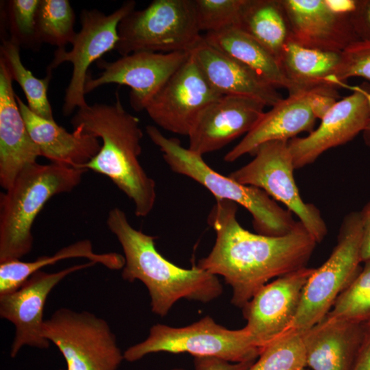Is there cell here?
<instances>
[{"label": "cell", "mask_w": 370, "mask_h": 370, "mask_svg": "<svg viewBox=\"0 0 370 370\" xmlns=\"http://www.w3.org/2000/svg\"><path fill=\"white\" fill-rule=\"evenodd\" d=\"M237 210L234 201L216 199L208 217L215 243L197 267L223 277L231 302L243 308L271 279L306 267L317 242L300 221L284 236L251 233L237 221Z\"/></svg>", "instance_id": "6da1fadb"}, {"label": "cell", "mask_w": 370, "mask_h": 370, "mask_svg": "<svg viewBox=\"0 0 370 370\" xmlns=\"http://www.w3.org/2000/svg\"><path fill=\"white\" fill-rule=\"evenodd\" d=\"M71 123L73 130L102 141L99 153L81 168L108 177L132 201L137 217L147 216L156 202V182L139 160L143 133L138 117L125 110L116 95L113 104L79 108Z\"/></svg>", "instance_id": "7a4b0ae2"}, {"label": "cell", "mask_w": 370, "mask_h": 370, "mask_svg": "<svg viewBox=\"0 0 370 370\" xmlns=\"http://www.w3.org/2000/svg\"><path fill=\"white\" fill-rule=\"evenodd\" d=\"M106 224L124 253L122 278L145 284L154 314L164 317L181 299L208 303L221 295L223 287L217 275L197 267L184 269L165 259L156 248V237L132 227L121 208L109 211Z\"/></svg>", "instance_id": "3957f363"}, {"label": "cell", "mask_w": 370, "mask_h": 370, "mask_svg": "<svg viewBox=\"0 0 370 370\" xmlns=\"http://www.w3.org/2000/svg\"><path fill=\"white\" fill-rule=\"evenodd\" d=\"M88 170L37 162L23 169L0 195V262L21 260L33 247V223L53 196L69 193Z\"/></svg>", "instance_id": "277c9868"}, {"label": "cell", "mask_w": 370, "mask_h": 370, "mask_svg": "<svg viewBox=\"0 0 370 370\" xmlns=\"http://www.w3.org/2000/svg\"><path fill=\"white\" fill-rule=\"evenodd\" d=\"M146 132L173 172L199 183L216 199L232 201L245 208L252 216V224L258 234L280 236L290 233L296 226L297 221L292 212L280 207L263 190L221 175L208 165L202 156L182 147L177 138L166 137L153 125H147Z\"/></svg>", "instance_id": "5b68a950"}, {"label": "cell", "mask_w": 370, "mask_h": 370, "mask_svg": "<svg viewBox=\"0 0 370 370\" xmlns=\"http://www.w3.org/2000/svg\"><path fill=\"white\" fill-rule=\"evenodd\" d=\"M157 352L189 353L195 356L217 357L232 362L256 360L261 350L244 328L230 330L210 316L182 328L153 325L148 337L128 347L124 360L137 361Z\"/></svg>", "instance_id": "8992f818"}, {"label": "cell", "mask_w": 370, "mask_h": 370, "mask_svg": "<svg viewBox=\"0 0 370 370\" xmlns=\"http://www.w3.org/2000/svg\"><path fill=\"white\" fill-rule=\"evenodd\" d=\"M194 0H154L134 10L118 26L115 50L122 56L137 51H188L201 36Z\"/></svg>", "instance_id": "52a82bcc"}, {"label": "cell", "mask_w": 370, "mask_h": 370, "mask_svg": "<svg viewBox=\"0 0 370 370\" xmlns=\"http://www.w3.org/2000/svg\"><path fill=\"white\" fill-rule=\"evenodd\" d=\"M362 227L359 212L343 219L337 244L328 259L308 279L288 332H303L321 321L338 295L360 272Z\"/></svg>", "instance_id": "ba28073f"}, {"label": "cell", "mask_w": 370, "mask_h": 370, "mask_svg": "<svg viewBox=\"0 0 370 370\" xmlns=\"http://www.w3.org/2000/svg\"><path fill=\"white\" fill-rule=\"evenodd\" d=\"M42 334L61 352L67 370H117L124 360L107 321L88 311L59 308L44 321Z\"/></svg>", "instance_id": "9c48e42d"}, {"label": "cell", "mask_w": 370, "mask_h": 370, "mask_svg": "<svg viewBox=\"0 0 370 370\" xmlns=\"http://www.w3.org/2000/svg\"><path fill=\"white\" fill-rule=\"evenodd\" d=\"M252 156V160L229 177L241 184L259 188L284 204L297 215L316 242H321L328 234V227L319 210L301 197L293 176L295 166L288 141L265 143Z\"/></svg>", "instance_id": "30bf717a"}, {"label": "cell", "mask_w": 370, "mask_h": 370, "mask_svg": "<svg viewBox=\"0 0 370 370\" xmlns=\"http://www.w3.org/2000/svg\"><path fill=\"white\" fill-rule=\"evenodd\" d=\"M135 6L134 1H127L108 15L96 9H84L80 16L82 28L71 44V49L67 51L65 48H58L56 50L47 71L52 72L65 62L73 65L62 106L64 116L70 115L76 108L79 109L88 105L84 92V86L89 76L88 69L104 53L115 49L119 41V24L135 10Z\"/></svg>", "instance_id": "8fae6325"}, {"label": "cell", "mask_w": 370, "mask_h": 370, "mask_svg": "<svg viewBox=\"0 0 370 370\" xmlns=\"http://www.w3.org/2000/svg\"><path fill=\"white\" fill-rule=\"evenodd\" d=\"M222 96L211 86L190 53L145 110L163 130L188 136L201 112Z\"/></svg>", "instance_id": "7c38bea8"}, {"label": "cell", "mask_w": 370, "mask_h": 370, "mask_svg": "<svg viewBox=\"0 0 370 370\" xmlns=\"http://www.w3.org/2000/svg\"><path fill=\"white\" fill-rule=\"evenodd\" d=\"M189 55L188 51H137L113 62L99 60L97 66L102 71L97 78L88 76L84 92L87 94L108 84L127 86L131 89L130 102L132 108L136 111L145 110Z\"/></svg>", "instance_id": "4fadbf2b"}, {"label": "cell", "mask_w": 370, "mask_h": 370, "mask_svg": "<svg viewBox=\"0 0 370 370\" xmlns=\"http://www.w3.org/2000/svg\"><path fill=\"white\" fill-rule=\"evenodd\" d=\"M315 269L304 267L262 286L243 308L245 328L262 351L288 332L302 293Z\"/></svg>", "instance_id": "5bb4252c"}, {"label": "cell", "mask_w": 370, "mask_h": 370, "mask_svg": "<svg viewBox=\"0 0 370 370\" xmlns=\"http://www.w3.org/2000/svg\"><path fill=\"white\" fill-rule=\"evenodd\" d=\"M291 38L310 48L343 51L360 40L349 14L356 0H281Z\"/></svg>", "instance_id": "9a60e30c"}, {"label": "cell", "mask_w": 370, "mask_h": 370, "mask_svg": "<svg viewBox=\"0 0 370 370\" xmlns=\"http://www.w3.org/2000/svg\"><path fill=\"white\" fill-rule=\"evenodd\" d=\"M95 264L88 261L55 273L40 270L16 290L0 295V317L11 322L15 328L10 349L12 358H15L24 346L39 349L49 347L50 341L42 334L45 321L43 310L49 294L67 275Z\"/></svg>", "instance_id": "2e32d148"}, {"label": "cell", "mask_w": 370, "mask_h": 370, "mask_svg": "<svg viewBox=\"0 0 370 370\" xmlns=\"http://www.w3.org/2000/svg\"><path fill=\"white\" fill-rule=\"evenodd\" d=\"M342 87L353 92L336 101L316 130L288 141L295 169L313 163L325 151L351 141L365 130L370 116L366 97L369 88L345 84Z\"/></svg>", "instance_id": "e0dca14e"}, {"label": "cell", "mask_w": 370, "mask_h": 370, "mask_svg": "<svg viewBox=\"0 0 370 370\" xmlns=\"http://www.w3.org/2000/svg\"><path fill=\"white\" fill-rule=\"evenodd\" d=\"M266 106L246 97L223 95L200 114L188 136V149L202 156L221 149L251 131Z\"/></svg>", "instance_id": "ac0fdd59"}, {"label": "cell", "mask_w": 370, "mask_h": 370, "mask_svg": "<svg viewBox=\"0 0 370 370\" xmlns=\"http://www.w3.org/2000/svg\"><path fill=\"white\" fill-rule=\"evenodd\" d=\"M13 79L0 58V185L8 190L19 173L40 156L16 101Z\"/></svg>", "instance_id": "d6986e66"}, {"label": "cell", "mask_w": 370, "mask_h": 370, "mask_svg": "<svg viewBox=\"0 0 370 370\" xmlns=\"http://www.w3.org/2000/svg\"><path fill=\"white\" fill-rule=\"evenodd\" d=\"M189 53L221 95L250 97L271 107L283 99L276 88L247 66L212 47L203 36Z\"/></svg>", "instance_id": "ffe728a7"}, {"label": "cell", "mask_w": 370, "mask_h": 370, "mask_svg": "<svg viewBox=\"0 0 370 370\" xmlns=\"http://www.w3.org/2000/svg\"><path fill=\"white\" fill-rule=\"evenodd\" d=\"M362 323L329 318L300 332L306 367L312 370H353L362 337Z\"/></svg>", "instance_id": "44dd1931"}, {"label": "cell", "mask_w": 370, "mask_h": 370, "mask_svg": "<svg viewBox=\"0 0 370 370\" xmlns=\"http://www.w3.org/2000/svg\"><path fill=\"white\" fill-rule=\"evenodd\" d=\"M308 92H299L282 99L264 112L255 127L224 156L232 162L245 154L252 155L261 145L273 140L288 141L301 132H311L316 121Z\"/></svg>", "instance_id": "7402d4cb"}, {"label": "cell", "mask_w": 370, "mask_h": 370, "mask_svg": "<svg viewBox=\"0 0 370 370\" xmlns=\"http://www.w3.org/2000/svg\"><path fill=\"white\" fill-rule=\"evenodd\" d=\"M16 101L40 156L51 162L82 169L100 151L101 145L98 138L77 130L70 133L55 121L34 114L17 95Z\"/></svg>", "instance_id": "603a6c76"}, {"label": "cell", "mask_w": 370, "mask_h": 370, "mask_svg": "<svg viewBox=\"0 0 370 370\" xmlns=\"http://www.w3.org/2000/svg\"><path fill=\"white\" fill-rule=\"evenodd\" d=\"M342 63V51L305 47L291 37L280 60L283 73L293 86L291 94L336 88Z\"/></svg>", "instance_id": "cb8c5ba5"}, {"label": "cell", "mask_w": 370, "mask_h": 370, "mask_svg": "<svg viewBox=\"0 0 370 370\" xmlns=\"http://www.w3.org/2000/svg\"><path fill=\"white\" fill-rule=\"evenodd\" d=\"M212 47L249 67L276 88L293 92V86L284 75L275 58L256 40L237 26L203 36Z\"/></svg>", "instance_id": "d4e9b609"}, {"label": "cell", "mask_w": 370, "mask_h": 370, "mask_svg": "<svg viewBox=\"0 0 370 370\" xmlns=\"http://www.w3.org/2000/svg\"><path fill=\"white\" fill-rule=\"evenodd\" d=\"M73 258H86L110 270L122 269L124 256L115 252L95 253L88 239L77 241L64 247L52 256H42L31 262L12 260L0 262V295L18 288L33 273L58 261Z\"/></svg>", "instance_id": "484cf974"}, {"label": "cell", "mask_w": 370, "mask_h": 370, "mask_svg": "<svg viewBox=\"0 0 370 370\" xmlns=\"http://www.w3.org/2000/svg\"><path fill=\"white\" fill-rule=\"evenodd\" d=\"M238 27L266 48L280 63L291 37L281 0H243Z\"/></svg>", "instance_id": "4316f807"}, {"label": "cell", "mask_w": 370, "mask_h": 370, "mask_svg": "<svg viewBox=\"0 0 370 370\" xmlns=\"http://www.w3.org/2000/svg\"><path fill=\"white\" fill-rule=\"evenodd\" d=\"M0 52L13 80L22 88L30 110L45 119L55 121L47 96L52 72L47 71L44 78L36 77L22 63L20 46L9 38L3 40Z\"/></svg>", "instance_id": "83f0119b"}, {"label": "cell", "mask_w": 370, "mask_h": 370, "mask_svg": "<svg viewBox=\"0 0 370 370\" xmlns=\"http://www.w3.org/2000/svg\"><path fill=\"white\" fill-rule=\"evenodd\" d=\"M75 15L67 0H40L36 15V37L40 45L65 48L72 44Z\"/></svg>", "instance_id": "f1b7e54d"}, {"label": "cell", "mask_w": 370, "mask_h": 370, "mask_svg": "<svg viewBox=\"0 0 370 370\" xmlns=\"http://www.w3.org/2000/svg\"><path fill=\"white\" fill-rule=\"evenodd\" d=\"M352 283L338 295L326 315L358 323L370 322V260Z\"/></svg>", "instance_id": "f546056e"}, {"label": "cell", "mask_w": 370, "mask_h": 370, "mask_svg": "<svg viewBox=\"0 0 370 370\" xmlns=\"http://www.w3.org/2000/svg\"><path fill=\"white\" fill-rule=\"evenodd\" d=\"M306 367L300 332L290 331L264 347L247 370H293Z\"/></svg>", "instance_id": "4dcf8cb0"}, {"label": "cell", "mask_w": 370, "mask_h": 370, "mask_svg": "<svg viewBox=\"0 0 370 370\" xmlns=\"http://www.w3.org/2000/svg\"><path fill=\"white\" fill-rule=\"evenodd\" d=\"M40 0H10L3 2V19L10 38L20 47L36 50L40 46L36 37V15Z\"/></svg>", "instance_id": "1f68e13d"}, {"label": "cell", "mask_w": 370, "mask_h": 370, "mask_svg": "<svg viewBox=\"0 0 370 370\" xmlns=\"http://www.w3.org/2000/svg\"><path fill=\"white\" fill-rule=\"evenodd\" d=\"M243 0H194L199 31L217 32L238 25Z\"/></svg>", "instance_id": "d6a6232c"}, {"label": "cell", "mask_w": 370, "mask_h": 370, "mask_svg": "<svg viewBox=\"0 0 370 370\" xmlns=\"http://www.w3.org/2000/svg\"><path fill=\"white\" fill-rule=\"evenodd\" d=\"M343 63L338 76V86L350 77H360L370 81V41L358 40L343 51Z\"/></svg>", "instance_id": "836d02e7"}, {"label": "cell", "mask_w": 370, "mask_h": 370, "mask_svg": "<svg viewBox=\"0 0 370 370\" xmlns=\"http://www.w3.org/2000/svg\"><path fill=\"white\" fill-rule=\"evenodd\" d=\"M349 17L358 39L370 41V0H356Z\"/></svg>", "instance_id": "e575fe53"}, {"label": "cell", "mask_w": 370, "mask_h": 370, "mask_svg": "<svg viewBox=\"0 0 370 370\" xmlns=\"http://www.w3.org/2000/svg\"><path fill=\"white\" fill-rule=\"evenodd\" d=\"M310 108L317 119H321L336 103V88H327L308 92Z\"/></svg>", "instance_id": "d590c367"}, {"label": "cell", "mask_w": 370, "mask_h": 370, "mask_svg": "<svg viewBox=\"0 0 370 370\" xmlns=\"http://www.w3.org/2000/svg\"><path fill=\"white\" fill-rule=\"evenodd\" d=\"M254 361L232 362L212 356H195V370H247Z\"/></svg>", "instance_id": "8d00e7d4"}, {"label": "cell", "mask_w": 370, "mask_h": 370, "mask_svg": "<svg viewBox=\"0 0 370 370\" xmlns=\"http://www.w3.org/2000/svg\"><path fill=\"white\" fill-rule=\"evenodd\" d=\"M362 337L353 370H370V322L362 323Z\"/></svg>", "instance_id": "74e56055"}, {"label": "cell", "mask_w": 370, "mask_h": 370, "mask_svg": "<svg viewBox=\"0 0 370 370\" xmlns=\"http://www.w3.org/2000/svg\"><path fill=\"white\" fill-rule=\"evenodd\" d=\"M362 227L361 261L370 260V201L359 212Z\"/></svg>", "instance_id": "f35d334b"}, {"label": "cell", "mask_w": 370, "mask_h": 370, "mask_svg": "<svg viewBox=\"0 0 370 370\" xmlns=\"http://www.w3.org/2000/svg\"><path fill=\"white\" fill-rule=\"evenodd\" d=\"M366 97L368 101L369 111H370V90L369 89L366 92ZM363 140L365 145L370 148V116L369 121L362 132Z\"/></svg>", "instance_id": "ab89813d"}, {"label": "cell", "mask_w": 370, "mask_h": 370, "mask_svg": "<svg viewBox=\"0 0 370 370\" xmlns=\"http://www.w3.org/2000/svg\"><path fill=\"white\" fill-rule=\"evenodd\" d=\"M172 370H185V369H180V368H175V369H173Z\"/></svg>", "instance_id": "60d3db41"}, {"label": "cell", "mask_w": 370, "mask_h": 370, "mask_svg": "<svg viewBox=\"0 0 370 370\" xmlns=\"http://www.w3.org/2000/svg\"><path fill=\"white\" fill-rule=\"evenodd\" d=\"M303 369H302V368H297V369H293V370H303Z\"/></svg>", "instance_id": "b9f144b4"}]
</instances>
